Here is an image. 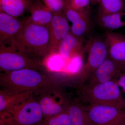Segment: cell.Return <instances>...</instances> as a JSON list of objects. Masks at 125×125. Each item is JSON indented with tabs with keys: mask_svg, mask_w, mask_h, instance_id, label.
<instances>
[{
	"mask_svg": "<svg viewBox=\"0 0 125 125\" xmlns=\"http://www.w3.org/2000/svg\"><path fill=\"white\" fill-rule=\"evenodd\" d=\"M0 84L2 89L14 93L32 92L40 94L57 89L54 81L33 69L1 72Z\"/></svg>",
	"mask_w": 125,
	"mask_h": 125,
	"instance_id": "obj_1",
	"label": "cell"
},
{
	"mask_svg": "<svg viewBox=\"0 0 125 125\" xmlns=\"http://www.w3.org/2000/svg\"><path fill=\"white\" fill-rule=\"evenodd\" d=\"M49 35L47 27L25 20L23 25L14 38L11 46L36 60L48 54Z\"/></svg>",
	"mask_w": 125,
	"mask_h": 125,
	"instance_id": "obj_2",
	"label": "cell"
},
{
	"mask_svg": "<svg viewBox=\"0 0 125 125\" xmlns=\"http://www.w3.org/2000/svg\"><path fill=\"white\" fill-rule=\"evenodd\" d=\"M80 92L82 101L88 105H110L125 109V98L115 81L93 85L83 84Z\"/></svg>",
	"mask_w": 125,
	"mask_h": 125,
	"instance_id": "obj_3",
	"label": "cell"
},
{
	"mask_svg": "<svg viewBox=\"0 0 125 125\" xmlns=\"http://www.w3.org/2000/svg\"><path fill=\"white\" fill-rule=\"evenodd\" d=\"M41 68L38 60L30 57L11 46H0V68L2 72H10Z\"/></svg>",
	"mask_w": 125,
	"mask_h": 125,
	"instance_id": "obj_4",
	"label": "cell"
},
{
	"mask_svg": "<svg viewBox=\"0 0 125 125\" xmlns=\"http://www.w3.org/2000/svg\"><path fill=\"white\" fill-rule=\"evenodd\" d=\"M85 49L88 52L86 63L81 72V82L83 83L105 61L108 56V48L105 39L94 37L88 41Z\"/></svg>",
	"mask_w": 125,
	"mask_h": 125,
	"instance_id": "obj_5",
	"label": "cell"
},
{
	"mask_svg": "<svg viewBox=\"0 0 125 125\" xmlns=\"http://www.w3.org/2000/svg\"><path fill=\"white\" fill-rule=\"evenodd\" d=\"M43 120L38 101L31 97L14 109L9 123L13 125H42Z\"/></svg>",
	"mask_w": 125,
	"mask_h": 125,
	"instance_id": "obj_6",
	"label": "cell"
},
{
	"mask_svg": "<svg viewBox=\"0 0 125 125\" xmlns=\"http://www.w3.org/2000/svg\"><path fill=\"white\" fill-rule=\"evenodd\" d=\"M85 107L93 125H118L125 123V109L99 104H89Z\"/></svg>",
	"mask_w": 125,
	"mask_h": 125,
	"instance_id": "obj_7",
	"label": "cell"
},
{
	"mask_svg": "<svg viewBox=\"0 0 125 125\" xmlns=\"http://www.w3.org/2000/svg\"><path fill=\"white\" fill-rule=\"evenodd\" d=\"M68 21L63 12L53 14L51 21L47 27L49 35L48 54L58 52L61 42L70 31Z\"/></svg>",
	"mask_w": 125,
	"mask_h": 125,
	"instance_id": "obj_8",
	"label": "cell"
},
{
	"mask_svg": "<svg viewBox=\"0 0 125 125\" xmlns=\"http://www.w3.org/2000/svg\"><path fill=\"white\" fill-rule=\"evenodd\" d=\"M32 92L14 93L5 90L0 91V122H6L14 109L21 103L31 97Z\"/></svg>",
	"mask_w": 125,
	"mask_h": 125,
	"instance_id": "obj_9",
	"label": "cell"
},
{
	"mask_svg": "<svg viewBox=\"0 0 125 125\" xmlns=\"http://www.w3.org/2000/svg\"><path fill=\"white\" fill-rule=\"evenodd\" d=\"M57 89L44 92L38 101L44 119L62 113L67 110L69 104L64 102Z\"/></svg>",
	"mask_w": 125,
	"mask_h": 125,
	"instance_id": "obj_10",
	"label": "cell"
},
{
	"mask_svg": "<svg viewBox=\"0 0 125 125\" xmlns=\"http://www.w3.org/2000/svg\"><path fill=\"white\" fill-rule=\"evenodd\" d=\"M24 21L0 11V46H11Z\"/></svg>",
	"mask_w": 125,
	"mask_h": 125,
	"instance_id": "obj_11",
	"label": "cell"
},
{
	"mask_svg": "<svg viewBox=\"0 0 125 125\" xmlns=\"http://www.w3.org/2000/svg\"><path fill=\"white\" fill-rule=\"evenodd\" d=\"M124 71L125 70L120 66L108 56L102 64L90 76L87 84L93 85L115 81Z\"/></svg>",
	"mask_w": 125,
	"mask_h": 125,
	"instance_id": "obj_12",
	"label": "cell"
},
{
	"mask_svg": "<svg viewBox=\"0 0 125 125\" xmlns=\"http://www.w3.org/2000/svg\"><path fill=\"white\" fill-rule=\"evenodd\" d=\"M105 39L108 57L125 71V35L108 31L105 34Z\"/></svg>",
	"mask_w": 125,
	"mask_h": 125,
	"instance_id": "obj_13",
	"label": "cell"
},
{
	"mask_svg": "<svg viewBox=\"0 0 125 125\" xmlns=\"http://www.w3.org/2000/svg\"><path fill=\"white\" fill-rule=\"evenodd\" d=\"M63 12L67 20L72 23L70 29L72 33L80 37L87 33L90 26L89 12L77 11L65 2Z\"/></svg>",
	"mask_w": 125,
	"mask_h": 125,
	"instance_id": "obj_14",
	"label": "cell"
},
{
	"mask_svg": "<svg viewBox=\"0 0 125 125\" xmlns=\"http://www.w3.org/2000/svg\"><path fill=\"white\" fill-rule=\"evenodd\" d=\"M83 37L76 36L70 31L61 42L57 53L62 58H71L83 51Z\"/></svg>",
	"mask_w": 125,
	"mask_h": 125,
	"instance_id": "obj_15",
	"label": "cell"
},
{
	"mask_svg": "<svg viewBox=\"0 0 125 125\" xmlns=\"http://www.w3.org/2000/svg\"><path fill=\"white\" fill-rule=\"evenodd\" d=\"M29 11L30 16L25 20L41 26L47 27L53 17V14L40 0H34Z\"/></svg>",
	"mask_w": 125,
	"mask_h": 125,
	"instance_id": "obj_16",
	"label": "cell"
},
{
	"mask_svg": "<svg viewBox=\"0 0 125 125\" xmlns=\"http://www.w3.org/2000/svg\"><path fill=\"white\" fill-rule=\"evenodd\" d=\"M34 0H0V11L18 18L29 10Z\"/></svg>",
	"mask_w": 125,
	"mask_h": 125,
	"instance_id": "obj_17",
	"label": "cell"
},
{
	"mask_svg": "<svg viewBox=\"0 0 125 125\" xmlns=\"http://www.w3.org/2000/svg\"><path fill=\"white\" fill-rule=\"evenodd\" d=\"M67 110L69 117L70 125H93L85 106L80 104H69Z\"/></svg>",
	"mask_w": 125,
	"mask_h": 125,
	"instance_id": "obj_18",
	"label": "cell"
},
{
	"mask_svg": "<svg viewBox=\"0 0 125 125\" xmlns=\"http://www.w3.org/2000/svg\"><path fill=\"white\" fill-rule=\"evenodd\" d=\"M97 21L101 27L109 30L125 26V12L105 15H98Z\"/></svg>",
	"mask_w": 125,
	"mask_h": 125,
	"instance_id": "obj_19",
	"label": "cell"
},
{
	"mask_svg": "<svg viewBox=\"0 0 125 125\" xmlns=\"http://www.w3.org/2000/svg\"><path fill=\"white\" fill-rule=\"evenodd\" d=\"M125 12V0H101L98 15Z\"/></svg>",
	"mask_w": 125,
	"mask_h": 125,
	"instance_id": "obj_20",
	"label": "cell"
},
{
	"mask_svg": "<svg viewBox=\"0 0 125 125\" xmlns=\"http://www.w3.org/2000/svg\"><path fill=\"white\" fill-rule=\"evenodd\" d=\"M42 125H70L67 110L58 115L44 119Z\"/></svg>",
	"mask_w": 125,
	"mask_h": 125,
	"instance_id": "obj_21",
	"label": "cell"
},
{
	"mask_svg": "<svg viewBox=\"0 0 125 125\" xmlns=\"http://www.w3.org/2000/svg\"><path fill=\"white\" fill-rule=\"evenodd\" d=\"M65 1L66 4L74 10L89 12L90 0H65Z\"/></svg>",
	"mask_w": 125,
	"mask_h": 125,
	"instance_id": "obj_22",
	"label": "cell"
},
{
	"mask_svg": "<svg viewBox=\"0 0 125 125\" xmlns=\"http://www.w3.org/2000/svg\"><path fill=\"white\" fill-rule=\"evenodd\" d=\"M41 0L52 13H59L63 12L65 5V0Z\"/></svg>",
	"mask_w": 125,
	"mask_h": 125,
	"instance_id": "obj_23",
	"label": "cell"
},
{
	"mask_svg": "<svg viewBox=\"0 0 125 125\" xmlns=\"http://www.w3.org/2000/svg\"><path fill=\"white\" fill-rule=\"evenodd\" d=\"M115 81L125 93V71L120 74Z\"/></svg>",
	"mask_w": 125,
	"mask_h": 125,
	"instance_id": "obj_24",
	"label": "cell"
},
{
	"mask_svg": "<svg viewBox=\"0 0 125 125\" xmlns=\"http://www.w3.org/2000/svg\"><path fill=\"white\" fill-rule=\"evenodd\" d=\"M90 2L93 4L95 5L97 4H99L101 2V0H90Z\"/></svg>",
	"mask_w": 125,
	"mask_h": 125,
	"instance_id": "obj_25",
	"label": "cell"
},
{
	"mask_svg": "<svg viewBox=\"0 0 125 125\" xmlns=\"http://www.w3.org/2000/svg\"><path fill=\"white\" fill-rule=\"evenodd\" d=\"M0 125H10V124H0Z\"/></svg>",
	"mask_w": 125,
	"mask_h": 125,
	"instance_id": "obj_26",
	"label": "cell"
},
{
	"mask_svg": "<svg viewBox=\"0 0 125 125\" xmlns=\"http://www.w3.org/2000/svg\"><path fill=\"white\" fill-rule=\"evenodd\" d=\"M125 125V123H123V124H121V125Z\"/></svg>",
	"mask_w": 125,
	"mask_h": 125,
	"instance_id": "obj_27",
	"label": "cell"
}]
</instances>
